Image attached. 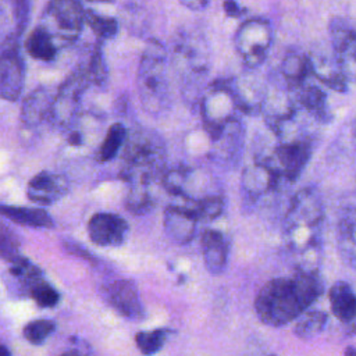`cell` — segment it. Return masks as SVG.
Returning a JSON list of instances; mask_svg holds the SVG:
<instances>
[{
    "label": "cell",
    "instance_id": "1",
    "mask_svg": "<svg viewBox=\"0 0 356 356\" xmlns=\"http://www.w3.org/2000/svg\"><path fill=\"white\" fill-rule=\"evenodd\" d=\"M323 291L324 284L316 270H299L291 278L266 282L254 299V310L264 324L281 327L307 310Z\"/></svg>",
    "mask_w": 356,
    "mask_h": 356
},
{
    "label": "cell",
    "instance_id": "2",
    "mask_svg": "<svg viewBox=\"0 0 356 356\" xmlns=\"http://www.w3.org/2000/svg\"><path fill=\"white\" fill-rule=\"evenodd\" d=\"M324 220L323 200L313 188L299 191L291 200L284 234L288 248L302 257L314 254L321 241V227Z\"/></svg>",
    "mask_w": 356,
    "mask_h": 356
},
{
    "label": "cell",
    "instance_id": "3",
    "mask_svg": "<svg viewBox=\"0 0 356 356\" xmlns=\"http://www.w3.org/2000/svg\"><path fill=\"white\" fill-rule=\"evenodd\" d=\"M121 177L131 186H150L164 175L165 146L153 131L139 129L125 140Z\"/></svg>",
    "mask_w": 356,
    "mask_h": 356
},
{
    "label": "cell",
    "instance_id": "4",
    "mask_svg": "<svg viewBox=\"0 0 356 356\" xmlns=\"http://www.w3.org/2000/svg\"><path fill=\"white\" fill-rule=\"evenodd\" d=\"M165 60L164 46L150 39L139 63L136 85L142 107L153 115L164 113L171 100Z\"/></svg>",
    "mask_w": 356,
    "mask_h": 356
},
{
    "label": "cell",
    "instance_id": "5",
    "mask_svg": "<svg viewBox=\"0 0 356 356\" xmlns=\"http://www.w3.org/2000/svg\"><path fill=\"white\" fill-rule=\"evenodd\" d=\"M85 10L81 3L72 0H56L46 6L42 14V26L54 43H72L83 26Z\"/></svg>",
    "mask_w": 356,
    "mask_h": 356
},
{
    "label": "cell",
    "instance_id": "6",
    "mask_svg": "<svg viewBox=\"0 0 356 356\" xmlns=\"http://www.w3.org/2000/svg\"><path fill=\"white\" fill-rule=\"evenodd\" d=\"M204 129L211 138L221 128L236 121L238 104L234 97L229 81H216L204 95L202 104Z\"/></svg>",
    "mask_w": 356,
    "mask_h": 356
},
{
    "label": "cell",
    "instance_id": "7",
    "mask_svg": "<svg viewBox=\"0 0 356 356\" xmlns=\"http://www.w3.org/2000/svg\"><path fill=\"white\" fill-rule=\"evenodd\" d=\"M271 40L270 22L263 18H252L238 28L234 43L243 64L249 68H256L266 60Z\"/></svg>",
    "mask_w": 356,
    "mask_h": 356
},
{
    "label": "cell",
    "instance_id": "8",
    "mask_svg": "<svg viewBox=\"0 0 356 356\" xmlns=\"http://www.w3.org/2000/svg\"><path fill=\"white\" fill-rule=\"evenodd\" d=\"M312 156V145L307 140L298 139L282 142L275 146L266 159L257 163L266 165L280 179L295 181Z\"/></svg>",
    "mask_w": 356,
    "mask_h": 356
},
{
    "label": "cell",
    "instance_id": "9",
    "mask_svg": "<svg viewBox=\"0 0 356 356\" xmlns=\"http://www.w3.org/2000/svg\"><path fill=\"white\" fill-rule=\"evenodd\" d=\"M88 83L89 78L83 70L75 71L64 81L54 95L49 117L56 125L67 128L76 118L78 104Z\"/></svg>",
    "mask_w": 356,
    "mask_h": 356
},
{
    "label": "cell",
    "instance_id": "10",
    "mask_svg": "<svg viewBox=\"0 0 356 356\" xmlns=\"http://www.w3.org/2000/svg\"><path fill=\"white\" fill-rule=\"evenodd\" d=\"M25 82V64L18 50V39L11 36L0 53V97L19 99Z\"/></svg>",
    "mask_w": 356,
    "mask_h": 356
},
{
    "label": "cell",
    "instance_id": "11",
    "mask_svg": "<svg viewBox=\"0 0 356 356\" xmlns=\"http://www.w3.org/2000/svg\"><path fill=\"white\" fill-rule=\"evenodd\" d=\"M312 76L323 81L328 88L346 92L348 82L352 81L353 71L348 68L334 53H328L327 50H320L316 53L307 54Z\"/></svg>",
    "mask_w": 356,
    "mask_h": 356
},
{
    "label": "cell",
    "instance_id": "12",
    "mask_svg": "<svg viewBox=\"0 0 356 356\" xmlns=\"http://www.w3.org/2000/svg\"><path fill=\"white\" fill-rule=\"evenodd\" d=\"M128 231V222L114 213H96L88 222L89 238L99 246H118L124 243Z\"/></svg>",
    "mask_w": 356,
    "mask_h": 356
},
{
    "label": "cell",
    "instance_id": "13",
    "mask_svg": "<svg viewBox=\"0 0 356 356\" xmlns=\"http://www.w3.org/2000/svg\"><path fill=\"white\" fill-rule=\"evenodd\" d=\"M197 221L195 210L185 203L170 204L164 210V229L168 238L178 245H185L193 239Z\"/></svg>",
    "mask_w": 356,
    "mask_h": 356
},
{
    "label": "cell",
    "instance_id": "14",
    "mask_svg": "<svg viewBox=\"0 0 356 356\" xmlns=\"http://www.w3.org/2000/svg\"><path fill=\"white\" fill-rule=\"evenodd\" d=\"M174 54L175 58H178V63L184 68L185 74L189 72V75H195V79L203 76L209 70L207 46L202 36H184L179 42L174 44Z\"/></svg>",
    "mask_w": 356,
    "mask_h": 356
},
{
    "label": "cell",
    "instance_id": "15",
    "mask_svg": "<svg viewBox=\"0 0 356 356\" xmlns=\"http://www.w3.org/2000/svg\"><path fill=\"white\" fill-rule=\"evenodd\" d=\"M68 192V181L64 175L42 171L36 174L26 186V196L31 202L49 206L60 200Z\"/></svg>",
    "mask_w": 356,
    "mask_h": 356
},
{
    "label": "cell",
    "instance_id": "16",
    "mask_svg": "<svg viewBox=\"0 0 356 356\" xmlns=\"http://www.w3.org/2000/svg\"><path fill=\"white\" fill-rule=\"evenodd\" d=\"M107 302L122 316L128 318H140L143 316L142 303L135 284L129 280L113 281L106 289Z\"/></svg>",
    "mask_w": 356,
    "mask_h": 356
},
{
    "label": "cell",
    "instance_id": "17",
    "mask_svg": "<svg viewBox=\"0 0 356 356\" xmlns=\"http://www.w3.org/2000/svg\"><path fill=\"white\" fill-rule=\"evenodd\" d=\"M332 53L353 71L356 54V32L353 24L343 17H334L328 25Z\"/></svg>",
    "mask_w": 356,
    "mask_h": 356
},
{
    "label": "cell",
    "instance_id": "18",
    "mask_svg": "<svg viewBox=\"0 0 356 356\" xmlns=\"http://www.w3.org/2000/svg\"><path fill=\"white\" fill-rule=\"evenodd\" d=\"M54 95L46 86L36 88L31 92L21 106V122L25 127H38L49 118Z\"/></svg>",
    "mask_w": 356,
    "mask_h": 356
},
{
    "label": "cell",
    "instance_id": "19",
    "mask_svg": "<svg viewBox=\"0 0 356 356\" xmlns=\"http://www.w3.org/2000/svg\"><path fill=\"white\" fill-rule=\"evenodd\" d=\"M202 253L207 271L218 275L227 267L228 242L224 235L216 229H206L202 234Z\"/></svg>",
    "mask_w": 356,
    "mask_h": 356
},
{
    "label": "cell",
    "instance_id": "20",
    "mask_svg": "<svg viewBox=\"0 0 356 356\" xmlns=\"http://www.w3.org/2000/svg\"><path fill=\"white\" fill-rule=\"evenodd\" d=\"M280 181L281 179L266 165L256 161L243 171L242 189L248 197L254 200L277 188Z\"/></svg>",
    "mask_w": 356,
    "mask_h": 356
},
{
    "label": "cell",
    "instance_id": "21",
    "mask_svg": "<svg viewBox=\"0 0 356 356\" xmlns=\"http://www.w3.org/2000/svg\"><path fill=\"white\" fill-rule=\"evenodd\" d=\"M356 242H355V207L349 204L341 213L338 222V250L342 260L350 267L356 261Z\"/></svg>",
    "mask_w": 356,
    "mask_h": 356
},
{
    "label": "cell",
    "instance_id": "22",
    "mask_svg": "<svg viewBox=\"0 0 356 356\" xmlns=\"http://www.w3.org/2000/svg\"><path fill=\"white\" fill-rule=\"evenodd\" d=\"M334 316L342 323H352L356 313V298L346 281L335 282L328 293Z\"/></svg>",
    "mask_w": 356,
    "mask_h": 356
},
{
    "label": "cell",
    "instance_id": "23",
    "mask_svg": "<svg viewBox=\"0 0 356 356\" xmlns=\"http://www.w3.org/2000/svg\"><path fill=\"white\" fill-rule=\"evenodd\" d=\"M281 74L292 90L306 83L312 76L307 54L299 50H289L281 63Z\"/></svg>",
    "mask_w": 356,
    "mask_h": 356
},
{
    "label": "cell",
    "instance_id": "24",
    "mask_svg": "<svg viewBox=\"0 0 356 356\" xmlns=\"http://www.w3.org/2000/svg\"><path fill=\"white\" fill-rule=\"evenodd\" d=\"M0 216L19 225L35 228H51L53 218L42 209H31L22 206H10L0 203Z\"/></svg>",
    "mask_w": 356,
    "mask_h": 356
},
{
    "label": "cell",
    "instance_id": "25",
    "mask_svg": "<svg viewBox=\"0 0 356 356\" xmlns=\"http://www.w3.org/2000/svg\"><path fill=\"white\" fill-rule=\"evenodd\" d=\"M295 92H296V100L300 104V107H303L305 110H307L310 114H313L316 118L321 121H327L331 118V114L327 106V95L321 88L307 81L306 83L295 89Z\"/></svg>",
    "mask_w": 356,
    "mask_h": 356
},
{
    "label": "cell",
    "instance_id": "26",
    "mask_svg": "<svg viewBox=\"0 0 356 356\" xmlns=\"http://www.w3.org/2000/svg\"><path fill=\"white\" fill-rule=\"evenodd\" d=\"M25 47L33 58L40 61H51L57 54V44L53 38L39 25L29 33Z\"/></svg>",
    "mask_w": 356,
    "mask_h": 356
},
{
    "label": "cell",
    "instance_id": "27",
    "mask_svg": "<svg viewBox=\"0 0 356 356\" xmlns=\"http://www.w3.org/2000/svg\"><path fill=\"white\" fill-rule=\"evenodd\" d=\"M127 140V129L120 122H115L108 129H107V134L99 147V152H97V160L100 163H107L110 160H113L120 149L122 147V145L125 143Z\"/></svg>",
    "mask_w": 356,
    "mask_h": 356
},
{
    "label": "cell",
    "instance_id": "28",
    "mask_svg": "<svg viewBox=\"0 0 356 356\" xmlns=\"http://www.w3.org/2000/svg\"><path fill=\"white\" fill-rule=\"evenodd\" d=\"M327 323V314L321 310H305L293 327V334L302 339L318 335Z\"/></svg>",
    "mask_w": 356,
    "mask_h": 356
},
{
    "label": "cell",
    "instance_id": "29",
    "mask_svg": "<svg viewBox=\"0 0 356 356\" xmlns=\"http://www.w3.org/2000/svg\"><path fill=\"white\" fill-rule=\"evenodd\" d=\"M83 22H86L100 39H111L118 32V22L115 18L97 14L93 10H85Z\"/></svg>",
    "mask_w": 356,
    "mask_h": 356
},
{
    "label": "cell",
    "instance_id": "30",
    "mask_svg": "<svg viewBox=\"0 0 356 356\" xmlns=\"http://www.w3.org/2000/svg\"><path fill=\"white\" fill-rule=\"evenodd\" d=\"M0 256L8 263L17 261L21 256L19 253V239L17 234L6 222L0 220Z\"/></svg>",
    "mask_w": 356,
    "mask_h": 356
},
{
    "label": "cell",
    "instance_id": "31",
    "mask_svg": "<svg viewBox=\"0 0 356 356\" xmlns=\"http://www.w3.org/2000/svg\"><path fill=\"white\" fill-rule=\"evenodd\" d=\"M56 330V324L51 320L47 318H39L29 321L24 330V338L31 342L32 345H42Z\"/></svg>",
    "mask_w": 356,
    "mask_h": 356
},
{
    "label": "cell",
    "instance_id": "32",
    "mask_svg": "<svg viewBox=\"0 0 356 356\" xmlns=\"http://www.w3.org/2000/svg\"><path fill=\"white\" fill-rule=\"evenodd\" d=\"M165 339H167V331L163 328L153 330V331H140L135 335L136 346L143 355L157 353L165 343Z\"/></svg>",
    "mask_w": 356,
    "mask_h": 356
},
{
    "label": "cell",
    "instance_id": "33",
    "mask_svg": "<svg viewBox=\"0 0 356 356\" xmlns=\"http://www.w3.org/2000/svg\"><path fill=\"white\" fill-rule=\"evenodd\" d=\"M28 293L40 307H54L60 302V293L44 278L31 285Z\"/></svg>",
    "mask_w": 356,
    "mask_h": 356
},
{
    "label": "cell",
    "instance_id": "34",
    "mask_svg": "<svg viewBox=\"0 0 356 356\" xmlns=\"http://www.w3.org/2000/svg\"><path fill=\"white\" fill-rule=\"evenodd\" d=\"M153 206V197L147 186H131L127 197V209L135 214H143Z\"/></svg>",
    "mask_w": 356,
    "mask_h": 356
},
{
    "label": "cell",
    "instance_id": "35",
    "mask_svg": "<svg viewBox=\"0 0 356 356\" xmlns=\"http://www.w3.org/2000/svg\"><path fill=\"white\" fill-rule=\"evenodd\" d=\"M85 72L89 78V82H93L96 85H102L107 79V68L103 58L102 47L99 46L95 47V51L89 61V68Z\"/></svg>",
    "mask_w": 356,
    "mask_h": 356
},
{
    "label": "cell",
    "instance_id": "36",
    "mask_svg": "<svg viewBox=\"0 0 356 356\" xmlns=\"http://www.w3.org/2000/svg\"><path fill=\"white\" fill-rule=\"evenodd\" d=\"M14 11H15V17H17V25H18L19 31H22L26 25V19H28V14H29V4L18 1L15 4Z\"/></svg>",
    "mask_w": 356,
    "mask_h": 356
},
{
    "label": "cell",
    "instance_id": "37",
    "mask_svg": "<svg viewBox=\"0 0 356 356\" xmlns=\"http://www.w3.org/2000/svg\"><path fill=\"white\" fill-rule=\"evenodd\" d=\"M222 7H224L225 14H227L228 17H234V18H236V17L242 15V13H243V10H242V8L239 7V4H238V3H235V1H224Z\"/></svg>",
    "mask_w": 356,
    "mask_h": 356
},
{
    "label": "cell",
    "instance_id": "38",
    "mask_svg": "<svg viewBox=\"0 0 356 356\" xmlns=\"http://www.w3.org/2000/svg\"><path fill=\"white\" fill-rule=\"evenodd\" d=\"M58 356H90V353H89V350L83 349L82 346H79L76 343V345L65 349L64 352H61Z\"/></svg>",
    "mask_w": 356,
    "mask_h": 356
},
{
    "label": "cell",
    "instance_id": "39",
    "mask_svg": "<svg viewBox=\"0 0 356 356\" xmlns=\"http://www.w3.org/2000/svg\"><path fill=\"white\" fill-rule=\"evenodd\" d=\"M181 4L193 11H199V10L204 8L209 4V1H206V0H182Z\"/></svg>",
    "mask_w": 356,
    "mask_h": 356
},
{
    "label": "cell",
    "instance_id": "40",
    "mask_svg": "<svg viewBox=\"0 0 356 356\" xmlns=\"http://www.w3.org/2000/svg\"><path fill=\"white\" fill-rule=\"evenodd\" d=\"M0 356H13V355L4 345H0Z\"/></svg>",
    "mask_w": 356,
    "mask_h": 356
},
{
    "label": "cell",
    "instance_id": "41",
    "mask_svg": "<svg viewBox=\"0 0 356 356\" xmlns=\"http://www.w3.org/2000/svg\"><path fill=\"white\" fill-rule=\"evenodd\" d=\"M355 353H356V350H355L353 346H348L345 349V356H355Z\"/></svg>",
    "mask_w": 356,
    "mask_h": 356
},
{
    "label": "cell",
    "instance_id": "42",
    "mask_svg": "<svg viewBox=\"0 0 356 356\" xmlns=\"http://www.w3.org/2000/svg\"><path fill=\"white\" fill-rule=\"evenodd\" d=\"M268 356H277V355H268Z\"/></svg>",
    "mask_w": 356,
    "mask_h": 356
},
{
    "label": "cell",
    "instance_id": "43",
    "mask_svg": "<svg viewBox=\"0 0 356 356\" xmlns=\"http://www.w3.org/2000/svg\"><path fill=\"white\" fill-rule=\"evenodd\" d=\"M0 13H1V8H0Z\"/></svg>",
    "mask_w": 356,
    "mask_h": 356
}]
</instances>
